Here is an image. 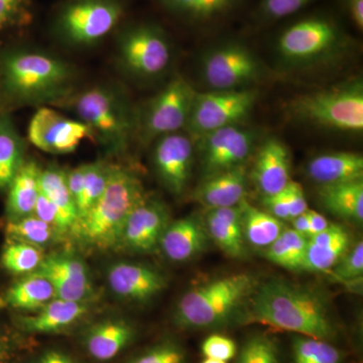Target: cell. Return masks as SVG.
I'll return each instance as SVG.
<instances>
[{"label":"cell","instance_id":"obj_1","mask_svg":"<svg viewBox=\"0 0 363 363\" xmlns=\"http://www.w3.org/2000/svg\"><path fill=\"white\" fill-rule=\"evenodd\" d=\"M77 72L68 61L35 47L0 52V101L11 107L58 106L75 92Z\"/></svg>","mask_w":363,"mask_h":363},{"label":"cell","instance_id":"obj_2","mask_svg":"<svg viewBox=\"0 0 363 363\" xmlns=\"http://www.w3.org/2000/svg\"><path fill=\"white\" fill-rule=\"evenodd\" d=\"M245 322L328 340L335 334L326 305L311 291L281 279L262 284L248 297Z\"/></svg>","mask_w":363,"mask_h":363},{"label":"cell","instance_id":"obj_3","mask_svg":"<svg viewBox=\"0 0 363 363\" xmlns=\"http://www.w3.org/2000/svg\"><path fill=\"white\" fill-rule=\"evenodd\" d=\"M140 179L130 169L112 166L104 194L71 228L79 242L99 250L119 247L124 224L147 197Z\"/></svg>","mask_w":363,"mask_h":363},{"label":"cell","instance_id":"obj_4","mask_svg":"<svg viewBox=\"0 0 363 363\" xmlns=\"http://www.w3.org/2000/svg\"><path fill=\"white\" fill-rule=\"evenodd\" d=\"M58 107L73 112L107 152L121 155L135 136L136 112L123 91L113 85L75 91Z\"/></svg>","mask_w":363,"mask_h":363},{"label":"cell","instance_id":"obj_5","mask_svg":"<svg viewBox=\"0 0 363 363\" xmlns=\"http://www.w3.org/2000/svg\"><path fill=\"white\" fill-rule=\"evenodd\" d=\"M255 281L247 274L215 279L189 291L179 301L175 322L182 328H211L225 323L252 295Z\"/></svg>","mask_w":363,"mask_h":363},{"label":"cell","instance_id":"obj_6","mask_svg":"<svg viewBox=\"0 0 363 363\" xmlns=\"http://www.w3.org/2000/svg\"><path fill=\"white\" fill-rule=\"evenodd\" d=\"M294 116L306 123L342 133L363 130L362 81L344 83L304 95L292 105Z\"/></svg>","mask_w":363,"mask_h":363},{"label":"cell","instance_id":"obj_7","mask_svg":"<svg viewBox=\"0 0 363 363\" xmlns=\"http://www.w3.org/2000/svg\"><path fill=\"white\" fill-rule=\"evenodd\" d=\"M123 16L121 0H69L57 16L55 33L74 49L91 47L107 37Z\"/></svg>","mask_w":363,"mask_h":363},{"label":"cell","instance_id":"obj_8","mask_svg":"<svg viewBox=\"0 0 363 363\" xmlns=\"http://www.w3.org/2000/svg\"><path fill=\"white\" fill-rule=\"evenodd\" d=\"M196 93L185 79H172L142 112H136L135 136L150 143L186 128Z\"/></svg>","mask_w":363,"mask_h":363},{"label":"cell","instance_id":"obj_9","mask_svg":"<svg viewBox=\"0 0 363 363\" xmlns=\"http://www.w3.org/2000/svg\"><path fill=\"white\" fill-rule=\"evenodd\" d=\"M255 90H213L196 93L186 128L192 136H201L227 126L238 125L252 112Z\"/></svg>","mask_w":363,"mask_h":363},{"label":"cell","instance_id":"obj_10","mask_svg":"<svg viewBox=\"0 0 363 363\" xmlns=\"http://www.w3.org/2000/svg\"><path fill=\"white\" fill-rule=\"evenodd\" d=\"M117 56L119 64L130 75L154 78L168 68L171 45L164 33L157 26H131L119 35Z\"/></svg>","mask_w":363,"mask_h":363},{"label":"cell","instance_id":"obj_11","mask_svg":"<svg viewBox=\"0 0 363 363\" xmlns=\"http://www.w3.org/2000/svg\"><path fill=\"white\" fill-rule=\"evenodd\" d=\"M28 138L37 149L51 155L75 152L87 138L94 140L92 131L79 119L69 118L49 106L38 107L30 119Z\"/></svg>","mask_w":363,"mask_h":363},{"label":"cell","instance_id":"obj_12","mask_svg":"<svg viewBox=\"0 0 363 363\" xmlns=\"http://www.w3.org/2000/svg\"><path fill=\"white\" fill-rule=\"evenodd\" d=\"M259 74L255 55L238 44L221 45L203 60V78L213 90L242 89L257 80Z\"/></svg>","mask_w":363,"mask_h":363},{"label":"cell","instance_id":"obj_13","mask_svg":"<svg viewBox=\"0 0 363 363\" xmlns=\"http://www.w3.org/2000/svg\"><path fill=\"white\" fill-rule=\"evenodd\" d=\"M340 40V30L333 21L310 18L286 28L279 37L278 49L289 61H313L334 51Z\"/></svg>","mask_w":363,"mask_h":363},{"label":"cell","instance_id":"obj_14","mask_svg":"<svg viewBox=\"0 0 363 363\" xmlns=\"http://www.w3.org/2000/svg\"><path fill=\"white\" fill-rule=\"evenodd\" d=\"M169 212L164 202L147 195L130 212L124 224L119 247L133 252L152 253L160 247L169 224Z\"/></svg>","mask_w":363,"mask_h":363},{"label":"cell","instance_id":"obj_15","mask_svg":"<svg viewBox=\"0 0 363 363\" xmlns=\"http://www.w3.org/2000/svg\"><path fill=\"white\" fill-rule=\"evenodd\" d=\"M201 164L205 175L242 166L252 154L255 135L238 125L227 126L201 136Z\"/></svg>","mask_w":363,"mask_h":363},{"label":"cell","instance_id":"obj_16","mask_svg":"<svg viewBox=\"0 0 363 363\" xmlns=\"http://www.w3.org/2000/svg\"><path fill=\"white\" fill-rule=\"evenodd\" d=\"M194 161L190 135L181 131L157 138L154 164L157 176L172 194L180 196L187 189Z\"/></svg>","mask_w":363,"mask_h":363},{"label":"cell","instance_id":"obj_17","mask_svg":"<svg viewBox=\"0 0 363 363\" xmlns=\"http://www.w3.org/2000/svg\"><path fill=\"white\" fill-rule=\"evenodd\" d=\"M32 274L44 277L52 284L55 298L85 302L92 286L87 267L82 260L67 255L45 257Z\"/></svg>","mask_w":363,"mask_h":363},{"label":"cell","instance_id":"obj_18","mask_svg":"<svg viewBox=\"0 0 363 363\" xmlns=\"http://www.w3.org/2000/svg\"><path fill=\"white\" fill-rule=\"evenodd\" d=\"M112 292L133 302H145L162 292L167 281L152 267L135 262H117L107 272Z\"/></svg>","mask_w":363,"mask_h":363},{"label":"cell","instance_id":"obj_19","mask_svg":"<svg viewBox=\"0 0 363 363\" xmlns=\"http://www.w3.org/2000/svg\"><path fill=\"white\" fill-rule=\"evenodd\" d=\"M290 152L283 143L272 138L267 140L257 157L252 178L264 196L281 192L290 183Z\"/></svg>","mask_w":363,"mask_h":363},{"label":"cell","instance_id":"obj_20","mask_svg":"<svg viewBox=\"0 0 363 363\" xmlns=\"http://www.w3.org/2000/svg\"><path fill=\"white\" fill-rule=\"evenodd\" d=\"M208 238L206 226L199 218L185 217L169 222L162 234L160 248L169 259L186 262L205 250Z\"/></svg>","mask_w":363,"mask_h":363},{"label":"cell","instance_id":"obj_21","mask_svg":"<svg viewBox=\"0 0 363 363\" xmlns=\"http://www.w3.org/2000/svg\"><path fill=\"white\" fill-rule=\"evenodd\" d=\"M247 169L245 166L207 176L195 191L198 202L208 209L238 206L245 200Z\"/></svg>","mask_w":363,"mask_h":363},{"label":"cell","instance_id":"obj_22","mask_svg":"<svg viewBox=\"0 0 363 363\" xmlns=\"http://www.w3.org/2000/svg\"><path fill=\"white\" fill-rule=\"evenodd\" d=\"M135 330L123 319H107L93 325L84 336V347L98 362L113 359L133 340Z\"/></svg>","mask_w":363,"mask_h":363},{"label":"cell","instance_id":"obj_23","mask_svg":"<svg viewBox=\"0 0 363 363\" xmlns=\"http://www.w3.org/2000/svg\"><path fill=\"white\" fill-rule=\"evenodd\" d=\"M350 234L338 224H331L322 233L308 238L302 269L326 272L335 267L350 250Z\"/></svg>","mask_w":363,"mask_h":363},{"label":"cell","instance_id":"obj_24","mask_svg":"<svg viewBox=\"0 0 363 363\" xmlns=\"http://www.w3.org/2000/svg\"><path fill=\"white\" fill-rule=\"evenodd\" d=\"M112 164L104 162H95L82 164L66 172L67 184L76 207L78 218L83 216L104 194Z\"/></svg>","mask_w":363,"mask_h":363},{"label":"cell","instance_id":"obj_25","mask_svg":"<svg viewBox=\"0 0 363 363\" xmlns=\"http://www.w3.org/2000/svg\"><path fill=\"white\" fill-rule=\"evenodd\" d=\"M88 312L85 302L54 298L32 316L21 318L23 330L30 333L51 334L63 331Z\"/></svg>","mask_w":363,"mask_h":363},{"label":"cell","instance_id":"obj_26","mask_svg":"<svg viewBox=\"0 0 363 363\" xmlns=\"http://www.w3.org/2000/svg\"><path fill=\"white\" fill-rule=\"evenodd\" d=\"M307 174L321 185L363 180V157L351 152L320 155L309 162Z\"/></svg>","mask_w":363,"mask_h":363},{"label":"cell","instance_id":"obj_27","mask_svg":"<svg viewBox=\"0 0 363 363\" xmlns=\"http://www.w3.org/2000/svg\"><path fill=\"white\" fill-rule=\"evenodd\" d=\"M205 226L210 238L229 257H243L245 240L241 225L240 205L209 209Z\"/></svg>","mask_w":363,"mask_h":363},{"label":"cell","instance_id":"obj_28","mask_svg":"<svg viewBox=\"0 0 363 363\" xmlns=\"http://www.w3.org/2000/svg\"><path fill=\"white\" fill-rule=\"evenodd\" d=\"M26 143L11 113L0 111V191L7 190L25 164Z\"/></svg>","mask_w":363,"mask_h":363},{"label":"cell","instance_id":"obj_29","mask_svg":"<svg viewBox=\"0 0 363 363\" xmlns=\"http://www.w3.org/2000/svg\"><path fill=\"white\" fill-rule=\"evenodd\" d=\"M40 169L37 162H25L9 185L6 211L9 220L23 218L33 215L40 193Z\"/></svg>","mask_w":363,"mask_h":363},{"label":"cell","instance_id":"obj_30","mask_svg":"<svg viewBox=\"0 0 363 363\" xmlns=\"http://www.w3.org/2000/svg\"><path fill=\"white\" fill-rule=\"evenodd\" d=\"M322 205L332 214L362 223L363 220V180L322 185Z\"/></svg>","mask_w":363,"mask_h":363},{"label":"cell","instance_id":"obj_31","mask_svg":"<svg viewBox=\"0 0 363 363\" xmlns=\"http://www.w3.org/2000/svg\"><path fill=\"white\" fill-rule=\"evenodd\" d=\"M240 208L245 242L247 241L253 247H269L284 230L281 220L267 211L253 207L245 200L240 202Z\"/></svg>","mask_w":363,"mask_h":363},{"label":"cell","instance_id":"obj_32","mask_svg":"<svg viewBox=\"0 0 363 363\" xmlns=\"http://www.w3.org/2000/svg\"><path fill=\"white\" fill-rule=\"evenodd\" d=\"M39 187L40 192L58 208L67 229L71 230L77 221L78 211L67 184L66 172L54 166L40 169Z\"/></svg>","mask_w":363,"mask_h":363},{"label":"cell","instance_id":"obj_33","mask_svg":"<svg viewBox=\"0 0 363 363\" xmlns=\"http://www.w3.org/2000/svg\"><path fill=\"white\" fill-rule=\"evenodd\" d=\"M54 298L52 284L44 277L30 274L9 289L6 298L16 309L37 312Z\"/></svg>","mask_w":363,"mask_h":363},{"label":"cell","instance_id":"obj_34","mask_svg":"<svg viewBox=\"0 0 363 363\" xmlns=\"http://www.w3.org/2000/svg\"><path fill=\"white\" fill-rule=\"evenodd\" d=\"M308 238L294 229H285L267 247L266 257L274 264L291 271L302 269Z\"/></svg>","mask_w":363,"mask_h":363},{"label":"cell","instance_id":"obj_35","mask_svg":"<svg viewBox=\"0 0 363 363\" xmlns=\"http://www.w3.org/2000/svg\"><path fill=\"white\" fill-rule=\"evenodd\" d=\"M293 363H341L342 354L326 340L298 335L293 341Z\"/></svg>","mask_w":363,"mask_h":363},{"label":"cell","instance_id":"obj_36","mask_svg":"<svg viewBox=\"0 0 363 363\" xmlns=\"http://www.w3.org/2000/svg\"><path fill=\"white\" fill-rule=\"evenodd\" d=\"M39 247L30 243L14 241L9 243L2 253V266L16 274H32L44 259Z\"/></svg>","mask_w":363,"mask_h":363},{"label":"cell","instance_id":"obj_37","mask_svg":"<svg viewBox=\"0 0 363 363\" xmlns=\"http://www.w3.org/2000/svg\"><path fill=\"white\" fill-rule=\"evenodd\" d=\"M6 229L7 234L14 240L30 243L35 247L47 245L58 234L54 227L40 220L35 215L9 220Z\"/></svg>","mask_w":363,"mask_h":363},{"label":"cell","instance_id":"obj_38","mask_svg":"<svg viewBox=\"0 0 363 363\" xmlns=\"http://www.w3.org/2000/svg\"><path fill=\"white\" fill-rule=\"evenodd\" d=\"M169 11L194 20H208L225 13L238 0H161Z\"/></svg>","mask_w":363,"mask_h":363},{"label":"cell","instance_id":"obj_39","mask_svg":"<svg viewBox=\"0 0 363 363\" xmlns=\"http://www.w3.org/2000/svg\"><path fill=\"white\" fill-rule=\"evenodd\" d=\"M238 363H281L278 346L269 336L253 335L241 348Z\"/></svg>","mask_w":363,"mask_h":363},{"label":"cell","instance_id":"obj_40","mask_svg":"<svg viewBox=\"0 0 363 363\" xmlns=\"http://www.w3.org/2000/svg\"><path fill=\"white\" fill-rule=\"evenodd\" d=\"M126 363H186V353L178 344L162 342Z\"/></svg>","mask_w":363,"mask_h":363},{"label":"cell","instance_id":"obj_41","mask_svg":"<svg viewBox=\"0 0 363 363\" xmlns=\"http://www.w3.org/2000/svg\"><path fill=\"white\" fill-rule=\"evenodd\" d=\"M333 274L343 281H352L362 279L363 274V243L358 241L352 250H348L345 255L335 264Z\"/></svg>","mask_w":363,"mask_h":363},{"label":"cell","instance_id":"obj_42","mask_svg":"<svg viewBox=\"0 0 363 363\" xmlns=\"http://www.w3.org/2000/svg\"><path fill=\"white\" fill-rule=\"evenodd\" d=\"M30 6V0H0V33L26 23Z\"/></svg>","mask_w":363,"mask_h":363},{"label":"cell","instance_id":"obj_43","mask_svg":"<svg viewBox=\"0 0 363 363\" xmlns=\"http://www.w3.org/2000/svg\"><path fill=\"white\" fill-rule=\"evenodd\" d=\"M201 350L203 355L206 358H213L227 362L235 357L238 346L233 339L220 334H212L202 343Z\"/></svg>","mask_w":363,"mask_h":363},{"label":"cell","instance_id":"obj_44","mask_svg":"<svg viewBox=\"0 0 363 363\" xmlns=\"http://www.w3.org/2000/svg\"><path fill=\"white\" fill-rule=\"evenodd\" d=\"M33 214L40 220L54 227L58 233L68 231L58 208L40 191Z\"/></svg>","mask_w":363,"mask_h":363},{"label":"cell","instance_id":"obj_45","mask_svg":"<svg viewBox=\"0 0 363 363\" xmlns=\"http://www.w3.org/2000/svg\"><path fill=\"white\" fill-rule=\"evenodd\" d=\"M312 0H262V13L272 20H279L297 13Z\"/></svg>","mask_w":363,"mask_h":363},{"label":"cell","instance_id":"obj_46","mask_svg":"<svg viewBox=\"0 0 363 363\" xmlns=\"http://www.w3.org/2000/svg\"><path fill=\"white\" fill-rule=\"evenodd\" d=\"M286 200L290 210L291 220L306 213L308 211L307 200H306L304 190L298 182L290 181V183L284 189Z\"/></svg>","mask_w":363,"mask_h":363},{"label":"cell","instance_id":"obj_47","mask_svg":"<svg viewBox=\"0 0 363 363\" xmlns=\"http://www.w3.org/2000/svg\"><path fill=\"white\" fill-rule=\"evenodd\" d=\"M264 205L267 213L279 220H291L290 210H289L284 190L277 194L264 196Z\"/></svg>","mask_w":363,"mask_h":363},{"label":"cell","instance_id":"obj_48","mask_svg":"<svg viewBox=\"0 0 363 363\" xmlns=\"http://www.w3.org/2000/svg\"><path fill=\"white\" fill-rule=\"evenodd\" d=\"M351 21L360 32L363 30V0H345Z\"/></svg>","mask_w":363,"mask_h":363},{"label":"cell","instance_id":"obj_49","mask_svg":"<svg viewBox=\"0 0 363 363\" xmlns=\"http://www.w3.org/2000/svg\"><path fill=\"white\" fill-rule=\"evenodd\" d=\"M35 363H79L77 360L74 359L70 355L63 352L61 350H48L42 355Z\"/></svg>","mask_w":363,"mask_h":363},{"label":"cell","instance_id":"obj_50","mask_svg":"<svg viewBox=\"0 0 363 363\" xmlns=\"http://www.w3.org/2000/svg\"><path fill=\"white\" fill-rule=\"evenodd\" d=\"M306 213H307L308 221H309L311 236L322 233L327 227L330 225V223L325 218L323 215L318 213V212L314 211V210L308 209Z\"/></svg>","mask_w":363,"mask_h":363},{"label":"cell","instance_id":"obj_51","mask_svg":"<svg viewBox=\"0 0 363 363\" xmlns=\"http://www.w3.org/2000/svg\"><path fill=\"white\" fill-rule=\"evenodd\" d=\"M294 230L297 233L302 234L305 238H311V231H310L309 221H308L307 213L300 215V216L296 217L292 219Z\"/></svg>","mask_w":363,"mask_h":363},{"label":"cell","instance_id":"obj_52","mask_svg":"<svg viewBox=\"0 0 363 363\" xmlns=\"http://www.w3.org/2000/svg\"><path fill=\"white\" fill-rule=\"evenodd\" d=\"M6 350L4 343L0 340V363H7Z\"/></svg>","mask_w":363,"mask_h":363},{"label":"cell","instance_id":"obj_53","mask_svg":"<svg viewBox=\"0 0 363 363\" xmlns=\"http://www.w3.org/2000/svg\"><path fill=\"white\" fill-rule=\"evenodd\" d=\"M201 363H227L223 360L213 359V358H205Z\"/></svg>","mask_w":363,"mask_h":363}]
</instances>
